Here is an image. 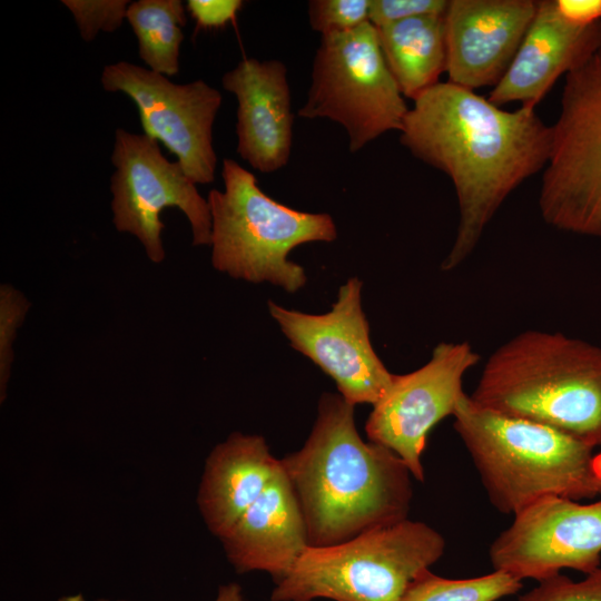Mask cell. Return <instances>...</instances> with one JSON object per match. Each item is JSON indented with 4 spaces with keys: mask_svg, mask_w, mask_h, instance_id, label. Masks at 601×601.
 I'll list each match as a JSON object with an SVG mask.
<instances>
[{
    "mask_svg": "<svg viewBox=\"0 0 601 601\" xmlns=\"http://www.w3.org/2000/svg\"><path fill=\"white\" fill-rule=\"evenodd\" d=\"M400 141L447 175L459 204L455 240L441 268L461 265L509 195L546 167L552 126L535 108L509 111L452 82H439L414 100Z\"/></svg>",
    "mask_w": 601,
    "mask_h": 601,
    "instance_id": "obj_1",
    "label": "cell"
},
{
    "mask_svg": "<svg viewBox=\"0 0 601 601\" xmlns=\"http://www.w3.org/2000/svg\"><path fill=\"white\" fill-rule=\"evenodd\" d=\"M354 410L341 395L324 393L307 441L280 460L312 546L407 519L412 474L393 451L362 440Z\"/></svg>",
    "mask_w": 601,
    "mask_h": 601,
    "instance_id": "obj_2",
    "label": "cell"
},
{
    "mask_svg": "<svg viewBox=\"0 0 601 601\" xmlns=\"http://www.w3.org/2000/svg\"><path fill=\"white\" fill-rule=\"evenodd\" d=\"M483 408L601 445V348L529 329L499 346L470 395Z\"/></svg>",
    "mask_w": 601,
    "mask_h": 601,
    "instance_id": "obj_3",
    "label": "cell"
},
{
    "mask_svg": "<svg viewBox=\"0 0 601 601\" xmlns=\"http://www.w3.org/2000/svg\"><path fill=\"white\" fill-rule=\"evenodd\" d=\"M491 504L516 514L546 496H600L594 447L556 428L476 405L466 393L453 414Z\"/></svg>",
    "mask_w": 601,
    "mask_h": 601,
    "instance_id": "obj_4",
    "label": "cell"
},
{
    "mask_svg": "<svg viewBox=\"0 0 601 601\" xmlns=\"http://www.w3.org/2000/svg\"><path fill=\"white\" fill-rule=\"evenodd\" d=\"M224 190L211 189V264L218 272L250 283H270L288 293L307 280L304 268L289 260L297 246L333 242L336 225L325 213L300 211L266 195L254 174L224 158Z\"/></svg>",
    "mask_w": 601,
    "mask_h": 601,
    "instance_id": "obj_5",
    "label": "cell"
},
{
    "mask_svg": "<svg viewBox=\"0 0 601 601\" xmlns=\"http://www.w3.org/2000/svg\"><path fill=\"white\" fill-rule=\"evenodd\" d=\"M445 551V540L426 523L404 519L347 541L308 545L276 582L272 601H397Z\"/></svg>",
    "mask_w": 601,
    "mask_h": 601,
    "instance_id": "obj_6",
    "label": "cell"
},
{
    "mask_svg": "<svg viewBox=\"0 0 601 601\" xmlns=\"http://www.w3.org/2000/svg\"><path fill=\"white\" fill-rule=\"evenodd\" d=\"M539 208L559 230L601 237V45L565 75Z\"/></svg>",
    "mask_w": 601,
    "mask_h": 601,
    "instance_id": "obj_7",
    "label": "cell"
},
{
    "mask_svg": "<svg viewBox=\"0 0 601 601\" xmlns=\"http://www.w3.org/2000/svg\"><path fill=\"white\" fill-rule=\"evenodd\" d=\"M408 109L372 23L321 38L299 117L338 122L356 152L387 131H401Z\"/></svg>",
    "mask_w": 601,
    "mask_h": 601,
    "instance_id": "obj_8",
    "label": "cell"
},
{
    "mask_svg": "<svg viewBox=\"0 0 601 601\" xmlns=\"http://www.w3.org/2000/svg\"><path fill=\"white\" fill-rule=\"evenodd\" d=\"M111 162L115 167L110 177L112 223L118 231L135 236L152 263L159 264L166 257L160 213L167 207H177L185 214L194 246L210 245L207 199L180 164L161 154L158 141L118 128Z\"/></svg>",
    "mask_w": 601,
    "mask_h": 601,
    "instance_id": "obj_9",
    "label": "cell"
},
{
    "mask_svg": "<svg viewBox=\"0 0 601 601\" xmlns=\"http://www.w3.org/2000/svg\"><path fill=\"white\" fill-rule=\"evenodd\" d=\"M100 81L106 91L122 92L132 100L144 134L174 154L196 185L214 181L213 126L223 101L217 89L201 79L175 83L128 61L105 66Z\"/></svg>",
    "mask_w": 601,
    "mask_h": 601,
    "instance_id": "obj_10",
    "label": "cell"
},
{
    "mask_svg": "<svg viewBox=\"0 0 601 601\" xmlns=\"http://www.w3.org/2000/svg\"><path fill=\"white\" fill-rule=\"evenodd\" d=\"M362 287L357 277L349 278L325 314L287 309L273 300L268 311L289 345L327 374L345 401L374 405L388 390L394 374L373 348Z\"/></svg>",
    "mask_w": 601,
    "mask_h": 601,
    "instance_id": "obj_11",
    "label": "cell"
},
{
    "mask_svg": "<svg viewBox=\"0 0 601 601\" xmlns=\"http://www.w3.org/2000/svg\"><path fill=\"white\" fill-rule=\"evenodd\" d=\"M480 356L467 342L440 343L422 367L393 376L373 405L365 424L368 441L393 451L415 480L424 481L421 456L430 431L454 414L463 391L465 373Z\"/></svg>",
    "mask_w": 601,
    "mask_h": 601,
    "instance_id": "obj_12",
    "label": "cell"
},
{
    "mask_svg": "<svg viewBox=\"0 0 601 601\" xmlns=\"http://www.w3.org/2000/svg\"><path fill=\"white\" fill-rule=\"evenodd\" d=\"M493 570L541 581L571 569L589 574L601 563V499L546 496L528 505L492 542Z\"/></svg>",
    "mask_w": 601,
    "mask_h": 601,
    "instance_id": "obj_13",
    "label": "cell"
},
{
    "mask_svg": "<svg viewBox=\"0 0 601 601\" xmlns=\"http://www.w3.org/2000/svg\"><path fill=\"white\" fill-rule=\"evenodd\" d=\"M536 8L534 0H449L447 81L471 90L493 88L510 67Z\"/></svg>",
    "mask_w": 601,
    "mask_h": 601,
    "instance_id": "obj_14",
    "label": "cell"
},
{
    "mask_svg": "<svg viewBox=\"0 0 601 601\" xmlns=\"http://www.w3.org/2000/svg\"><path fill=\"white\" fill-rule=\"evenodd\" d=\"M221 83L237 100V152L254 169L285 167L293 144L294 115L286 66L276 59L245 58Z\"/></svg>",
    "mask_w": 601,
    "mask_h": 601,
    "instance_id": "obj_15",
    "label": "cell"
},
{
    "mask_svg": "<svg viewBox=\"0 0 601 601\" xmlns=\"http://www.w3.org/2000/svg\"><path fill=\"white\" fill-rule=\"evenodd\" d=\"M600 45L601 21L579 26L559 12L554 0L538 1L510 67L487 99L499 107L520 101L535 108L560 76L584 62Z\"/></svg>",
    "mask_w": 601,
    "mask_h": 601,
    "instance_id": "obj_16",
    "label": "cell"
},
{
    "mask_svg": "<svg viewBox=\"0 0 601 601\" xmlns=\"http://www.w3.org/2000/svg\"><path fill=\"white\" fill-rule=\"evenodd\" d=\"M221 541L238 572L265 571L276 582L290 572L309 543L299 502L283 465Z\"/></svg>",
    "mask_w": 601,
    "mask_h": 601,
    "instance_id": "obj_17",
    "label": "cell"
},
{
    "mask_svg": "<svg viewBox=\"0 0 601 601\" xmlns=\"http://www.w3.org/2000/svg\"><path fill=\"white\" fill-rule=\"evenodd\" d=\"M282 462L265 439L239 432L210 453L198 503L208 529L223 539L272 482Z\"/></svg>",
    "mask_w": 601,
    "mask_h": 601,
    "instance_id": "obj_18",
    "label": "cell"
},
{
    "mask_svg": "<svg viewBox=\"0 0 601 601\" xmlns=\"http://www.w3.org/2000/svg\"><path fill=\"white\" fill-rule=\"evenodd\" d=\"M444 14L421 16L376 28L386 66L402 95L413 101L439 83L446 71Z\"/></svg>",
    "mask_w": 601,
    "mask_h": 601,
    "instance_id": "obj_19",
    "label": "cell"
},
{
    "mask_svg": "<svg viewBox=\"0 0 601 601\" xmlns=\"http://www.w3.org/2000/svg\"><path fill=\"white\" fill-rule=\"evenodd\" d=\"M138 42V53L147 68L166 77L179 71L181 27L187 17L180 0H138L126 12Z\"/></svg>",
    "mask_w": 601,
    "mask_h": 601,
    "instance_id": "obj_20",
    "label": "cell"
},
{
    "mask_svg": "<svg viewBox=\"0 0 601 601\" xmlns=\"http://www.w3.org/2000/svg\"><path fill=\"white\" fill-rule=\"evenodd\" d=\"M521 588V580L501 570L469 579H447L428 569L407 587L397 601H497Z\"/></svg>",
    "mask_w": 601,
    "mask_h": 601,
    "instance_id": "obj_21",
    "label": "cell"
},
{
    "mask_svg": "<svg viewBox=\"0 0 601 601\" xmlns=\"http://www.w3.org/2000/svg\"><path fill=\"white\" fill-rule=\"evenodd\" d=\"M30 302L10 284L0 286V398H6L7 385L14 359L13 343Z\"/></svg>",
    "mask_w": 601,
    "mask_h": 601,
    "instance_id": "obj_22",
    "label": "cell"
},
{
    "mask_svg": "<svg viewBox=\"0 0 601 601\" xmlns=\"http://www.w3.org/2000/svg\"><path fill=\"white\" fill-rule=\"evenodd\" d=\"M371 0H312L308 21L321 36L343 33L370 22Z\"/></svg>",
    "mask_w": 601,
    "mask_h": 601,
    "instance_id": "obj_23",
    "label": "cell"
},
{
    "mask_svg": "<svg viewBox=\"0 0 601 601\" xmlns=\"http://www.w3.org/2000/svg\"><path fill=\"white\" fill-rule=\"evenodd\" d=\"M72 13L81 38L89 42L98 32H114L126 19L128 0H62Z\"/></svg>",
    "mask_w": 601,
    "mask_h": 601,
    "instance_id": "obj_24",
    "label": "cell"
},
{
    "mask_svg": "<svg viewBox=\"0 0 601 601\" xmlns=\"http://www.w3.org/2000/svg\"><path fill=\"white\" fill-rule=\"evenodd\" d=\"M516 601H601V568L580 581L561 573L546 578Z\"/></svg>",
    "mask_w": 601,
    "mask_h": 601,
    "instance_id": "obj_25",
    "label": "cell"
},
{
    "mask_svg": "<svg viewBox=\"0 0 601 601\" xmlns=\"http://www.w3.org/2000/svg\"><path fill=\"white\" fill-rule=\"evenodd\" d=\"M449 0H371L368 20L375 28L410 18L444 14Z\"/></svg>",
    "mask_w": 601,
    "mask_h": 601,
    "instance_id": "obj_26",
    "label": "cell"
},
{
    "mask_svg": "<svg viewBox=\"0 0 601 601\" xmlns=\"http://www.w3.org/2000/svg\"><path fill=\"white\" fill-rule=\"evenodd\" d=\"M242 6L240 0H188L186 8L196 20L197 28L211 29L234 20Z\"/></svg>",
    "mask_w": 601,
    "mask_h": 601,
    "instance_id": "obj_27",
    "label": "cell"
},
{
    "mask_svg": "<svg viewBox=\"0 0 601 601\" xmlns=\"http://www.w3.org/2000/svg\"><path fill=\"white\" fill-rule=\"evenodd\" d=\"M559 12L579 26H590L601 21V0H554Z\"/></svg>",
    "mask_w": 601,
    "mask_h": 601,
    "instance_id": "obj_28",
    "label": "cell"
},
{
    "mask_svg": "<svg viewBox=\"0 0 601 601\" xmlns=\"http://www.w3.org/2000/svg\"><path fill=\"white\" fill-rule=\"evenodd\" d=\"M215 601H247L237 583H228L218 589Z\"/></svg>",
    "mask_w": 601,
    "mask_h": 601,
    "instance_id": "obj_29",
    "label": "cell"
},
{
    "mask_svg": "<svg viewBox=\"0 0 601 601\" xmlns=\"http://www.w3.org/2000/svg\"><path fill=\"white\" fill-rule=\"evenodd\" d=\"M600 447H601V445H600ZM593 465H594V471H595V474H597V477H598V481H599L600 497H601V449L597 454H594Z\"/></svg>",
    "mask_w": 601,
    "mask_h": 601,
    "instance_id": "obj_30",
    "label": "cell"
},
{
    "mask_svg": "<svg viewBox=\"0 0 601 601\" xmlns=\"http://www.w3.org/2000/svg\"><path fill=\"white\" fill-rule=\"evenodd\" d=\"M57 601H88V600L85 599L81 594H72V595L61 597ZM97 601H107V600L99 599Z\"/></svg>",
    "mask_w": 601,
    "mask_h": 601,
    "instance_id": "obj_31",
    "label": "cell"
}]
</instances>
